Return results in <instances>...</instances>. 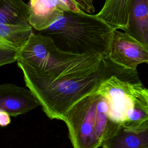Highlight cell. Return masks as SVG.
Here are the masks:
<instances>
[{"label":"cell","instance_id":"7","mask_svg":"<svg viewBox=\"0 0 148 148\" xmlns=\"http://www.w3.org/2000/svg\"><path fill=\"white\" fill-rule=\"evenodd\" d=\"M27 24H0V66L17 61L19 53L34 34Z\"/></svg>","mask_w":148,"mask_h":148},{"label":"cell","instance_id":"5","mask_svg":"<svg viewBox=\"0 0 148 148\" xmlns=\"http://www.w3.org/2000/svg\"><path fill=\"white\" fill-rule=\"evenodd\" d=\"M97 90L75 103L64 117L73 148H98L101 146L95 131Z\"/></svg>","mask_w":148,"mask_h":148},{"label":"cell","instance_id":"9","mask_svg":"<svg viewBox=\"0 0 148 148\" xmlns=\"http://www.w3.org/2000/svg\"><path fill=\"white\" fill-rule=\"evenodd\" d=\"M28 5V23L37 32L48 28L71 10L62 0H29Z\"/></svg>","mask_w":148,"mask_h":148},{"label":"cell","instance_id":"18","mask_svg":"<svg viewBox=\"0 0 148 148\" xmlns=\"http://www.w3.org/2000/svg\"><path fill=\"white\" fill-rule=\"evenodd\" d=\"M86 1H87V2L88 5L90 6V8H91V10L93 12H95V8H94V5H93L94 0H86Z\"/></svg>","mask_w":148,"mask_h":148},{"label":"cell","instance_id":"3","mask_svg":"<svg viewBox=\"0 0 148 148\" xmlns=\"http://www.w3.org/2000/svg\"><path fill=\"white\" fill-rule=\"evenodd\" d=\"M114 29L97 14L66 10L48 28L36 32L50 38L63 51L106 58Z\"/></svg>","mask_w":148,"mask_h":148},{"label":"cell","instance_id":"10","mask_svg":"<svg viewBox=\"0 0 148 148\" xmlns=\"http://www.w3.org/2000/svg\"><path fill=\"white\" fill-rule=\"evenodd\" d=\"M102 148H148V124L133 130L119 127L102 142Z\"/></svg>","mask_w":148,"mask_h":148},{"label":"cell","instance_id":"6","mask_svg":"<svg viewBox=\"0 0 148 148\" xmlns=\"http://www.w3.org/2000/svg\"><path fill=\"white\" fill-rule=\"evenodd\" d=\"M108 58L121 67L136 71L138 65L148 64V48L125 32L114 29Z\"/></svg>","mask_w":148,"mask_h":148},{"label":"cell","instance_id":"12","mask_svg":"<svg viewBox=\"0 0 148 148\" xmlns=\"http://www.w3.org/2000/svg\"><path fill=\"white\" fill-rule=\"evenodd\" d=\"M132 0H105L97 16L115 29L124 30L128 24Z\"/></svg>","mask_w":148,"mask_h":148},{"label":"cell","instance_id":"4","mask_svg":"<svg viewBox=\"0 0 148 148\" xmlns=\"http://www.w3.org/2000/svg\"><path fill=\"white\" fill-rule=\"evenodd\" d=\"M136 78L113 75L97 90L106 98L109 119L117 128L133 130L148 124V89Z\"/></svg>","mask_w":148,"mask_h":148},{"label":"cell","instance_id":"1","mask_svg":"<svg viewBox=\"0 0 148 148\" xmlns=\"http://www.w3.org/2000/svg\"><path fill=\"white\" fill-rule=\"evenodd\" d=\"M27 87L38 99L50 119L64 120L66 112L84 97L95 92L101 84L113 75L136 77V70L121 67L109 58H102L98 68L90 73L49 80L21 69Z\"/></svg>","mask_w":148,"mask_h":148},{"label":"cell","instance_id":"16","mask_svg":"<svg viewBox=\"0 0 148 148\" xmlns=\"http://www.w3.org/2000/svg\"><path fill=\"white\" fill-rule=\"evenodd\" d=\"M77 4L80 9L84 12L87 13H92V12L88 5L86 0H74Z\"/></svg>","mask_w":148,"mask_h":148},{"label":"cell","instance_id":"11","mask_svg":"<svg viewBox=\"0 0 148 148\" xmlns=\"http://www.w3.org/2000/svg\"><path fill=\"white\" fill-rule=\"evenodd\" d=\"M124 31L148 48V0H132Z\"/></svg>","mask_w":148,"mask_h":148},{"label":"cell","instance_id":"13","mask_svg":"<svg viewBox=\"0 0 148 148\" xmlns=\"http://www.w3.org/2000/svg\"><path fill=\"white\" fill-rule=\"evenodd\" d=\"M28 10L23 0H0V24H29Z\"/></svg>","mask_w":148,"mask_h":148},{"label":"cell","instance_id":"2","mask_svg":"<svg viewBox=\"0 0 148 148\" xmlns=\"http://www.w3.org/2000/svg\"><path fill=\"white\" fill-rule=\"evenodd\" d=\"M102 58L98 54L63 51L50 38L34 32L19 53L17 62L21 69L40 77L55 80L94 72Z\"/></svg>","mask_w":148,"mask_h":148},{"label":"cell","instance_id":"14","mask_svg":"<svg viewBox=\"0 0 148 148\" xmlns=\"http://www.w3.org/2000/svg\"><path fill=\"white\" fill-rule=\"evenodd\" d=\"M116 130L117 128L109 119L108 100L105 96L98 93L96 106L95 131L101 146L103 141Z\"/></svg>","mask_w":148,"mask_h":148},{"label":"cell","instance_id":"8","mask_svg":"<svg viewBox=\"0 0 148 148\" xmlns=\"http://www.w3.org/2000/svg\"><path fill=\"white\" fill-rule=\"evenodd\" d=\"M40 102L29 89L11 83L0 86V110L16 117L36 108Z\"/></svg>","mask_w":148,"mask_h":148},{"label":"cell","instance_id":"17","mask_svg":"<svg viewBox=\"0 0 148 148\" xmlns=\"http://www.w3.org/2000/svg\"><path fill=\"white\" fill-rule=\"evenodd\" d=\"M64 1L70 8L71 10L75 11V12H83L77 4L75 2L74 0H62Z\"/></svg>","mask_w":148,"mask_h":148},{"label":"cell","instance_id":"15","mask_svg":"<svg viewBox=\"0 0 148 148\" xmlns=\"http://www.w3.org/2000/svg\"><path fill=\"white\" fill-rule=\"evenodd\" d=\"M11 121L10 116L5 111L0 110V125L2 127L7 126Z\"/></svg>","mask_w":148,"mask_h":148}]
</instances>
